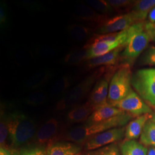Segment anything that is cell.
Masks as SVG:
<instances>
[{"label": "cell", "mask_w": 155, "mask_h": 155, "mask_svg": "<svg viewBox=\"0 0 155 155\" xmlns=\"http://www.w3.org/2000/svg\"><path fill=\"white\" fill-rule=\"evenodd\" d=\"M6 124L12 144L18 147L33 138L36 125L33 120L21 111H13L5 114Z\"/></svg>", "instance_id": "6da1fadb"}, {"label": "cell", "mask_w": 155, "mask_h": 155, "mask_svg": "<svg viewBox=\"0 0 155 155\" xmlns=\"http://www.w3.org/2000/svg\"><path fill=\"white\" fill-rule=\"evenodd\" d=\"M145 22L133 24L127 29V38L120 55L122 64L131 65L145 50L150 38L145 30Z\"/></svg>", "instance_id": "7a4b0ae2"}, {"label": "cell", "mask_w": 155, "mask_h": 155, "mask_svg": "<svg viewBox=\"0 0 155 155\" xmlns=\"http://www.w3.org/2000/svg\"><path fill=\"white\" fill-rule=\"evenodd\" d=\"M133 116L125 113V114L114 117L102 122L90 125H84L72 128L67 133L66 138L67 140L81 143L86 141L90 137L109 130L111 129L121 127L127 125Z\"/></svg>", "instance_id": "3957f363"}, {"label": "cell", "mask_w": 155, "mask_h": 155, "mask_svg": "<svg viewBox=\"0 0 155 155\" xmlns=\"http://www.w3.org/2000/svg\"><path fill=\"white\" fill-rule=\"evenodd\" d=\"M132 74L130 66L122 64L111 78L109 87L107 102L111 105L127 96L132 90Z\"/></svg>", "instance_id": "277c9868"}, {"label": "cell", "mask_w": 155, "mask_h": 155, "mask_svg": "<svg viewBox=\"0 0 155 155\" xmlns=\"http://www.w3.org/2000/svg\"><path fill=\"white\" fill-rule=\"evenodd\" d=\"M105 71L104 67H101L92 72L76 86L70 89L58 104V107L63 109L75 105L89 94L92 88Z\"/></svg>", "instance_id": "5b68a950"}, {"label": "cell", "mask_w": 155, "mask_h": 155, "mask_svg": "<svg viewBox=\"0 0 155 155\" xmlns=\"http://www.w3.org/2000/svg\"><path fill=\"white\" fill-rule=\"evenodd\" d=\"M132 86L143 100L155 106V68L136 71L132 74Z\"/></svg>", "instance_id": "8992f818"}, {"label": "cell", "mask_w": 155, "mask_h": 155, "mask_svg": "<svg viewBox=\"0 0 155 155\" xmlns=\"http://www.w3.org/2000/svg\"><path fill=\"white\" fill-rule=\"evenodd\" d=\"M110 105L116 107L133 117L151 114L152 109L132 89L126 97Z\"/></svg>", "instance_id": "52a82bcc"}, {"label": "cell", "mask_w": 155, "mask_h": 155, "mask_svg": "<svg viewBox=\"0 0 155 155\" xmlns=\"http://www.w3.org/2000/svg\"><path fill=\"white\" fill-rule=\"evenodd\" d=\"M136 21L132 15L127 13L111 17L95 29L94 35H101L125 31Z\"/></svg>", "instance_id": "ba28073f"}, {"label": "cell", "mask_w": 155, "mask_h": 155, "mask_svg": "<svg viewBox=\"0 0 155 155\" xmlns=\"http://www.w3.org/2000/svg\"><path fill=\"white\" fill-rule=\"evenodd\" d=\"M125 130V127H117L94 135L86 140V149L95 150L119 141L124 137Z\"/></svg>", "instance_id": "9c48e42d"}, {"label": "cell", "mask_w": 155, "mask_h": 155, "mask_svg": "<svg viewBox=\"0 0 155 155\" xmlns=\"http://www.w3.org/2000/svg\"><path fill=\"white\" fill-rule=\"evenodd\" d=\"M110 76V72H109L104 77L100 78L95 84L89 95L87 101L94 106L96 110L102 106L109 105L107 97Z\"/></svg>", "instance_id": "30bf717a"}, {"label": "cell", "mask_w": 155, "mask_h": 155, "mask_svg": "<svg viewBox=\"0 0 155 155\" xmlns=\"http://www.w3.org/2000/svg\"><path fill=\"white\" fill-rule=\"evenodd\" d=\"M74 14L76 18L81 21L94 24L97 25L96 28L110 18L101 14L84 4H79L76 6L74 10Z\"/></svg>", "instance_id": "8fae6325"}, {"label": "cell", "mask_w": 155, "mask_h": 155, "mask_svg": "<svg viewBox=\"0 0 155 155\" xmlns=\"http://www.w3.org/2000/svg\"><path fill=\"white\" fill-rule=\"evenodd\" d=\"M59 129V122L55 119L51 118L43 124L39 128L36 135V140L40 145L52 144L57 136Z\"/></svg>", "instance_id": "7c38bea8"}, {"label": "cell", "mask_w": 155, "mask_h": 155, "mask_svg": "<svg viewBox=\"0 0 155 155\" xmlns=\"http://www.w3.org/2000/svg\"><path fill=\"white\" fill-rule=\"evenodd\" d=\"M124 47V45H122L105 55L87 60L85 62L86 68L90 70L98 66H114L120 59V55Z\"/></svg>", "instance_id": "4fadbf2b"}, {"label": "cell", "mask_w": 155, "mask_h": 155, "mask_svg": "<svg viewBox=\"0 0 155 155\" xmlns=\"http://www.w3.org/2000/svg\"><path fill=\"white\" fill-rule=\"evenodd\" d=\"M54 72L51 68H45L35 72L24 82L22 86L27 90L39 89L48 82L53 77Z\"/></svg>", "instance_id": "5bb4252c"}, {"label": "cell", "mask_w": 155, "mask_h": 155, "mask_svg": "<svg viewBox=\"0 0 155 155\" xmlns=\"http://www.w3.org/2000/svg\"><path fill=\"white\" fill-rule=\"evenodd\" d=\"M125 113V111L109 104L94 111L92 114L89 117L86 124L90 125L102 122L114 117L122 115Z\"/></svg>", "instance_id": "9a60e30c"}, {"label": "cell", "mask_w": 155, "mask_h": 155, "mask_svg": "<svg viewBox=\"0 0 155 155\" xmlns=\"http://www.w3.org/2000/svg\"><path fill=\"white\" fill-rule=\"evenodd\" d=\"M152 114H145L129 122L126 127L125 134L127 141L137 139L143 132L146 123L152 118Z\"/></svg>", "instance_id": "2e32d148"}, {"label": "cell", "mask_w": 155, "mask_h": 155, "mask_svg": "<svg viewBox=\"0 0 155 155\" xmlns=\"http://www.w3.org/2000/svg\"><path fill=\"white\" fill-rule=\"evenodd\" d=\"M125 43L117 41L110 42H98L93 43L87 47H83L87 50V60L105 55L121 46L124 45Z\"/></svg>", "instance_id": "e0dca14e"}, {"label": "cell", "mask_w": 155, "mask_h": 155, "mask_svg": "<svg viewBox=\"0 0 155 155\" xmlns=\"http://www.w3.org/2000/svg\"><path fill=\"white\" fill-rule=\"evenodd\" d=\"M95 28L81 24H71L67 27V32L71 39L78 42L88 41L94 35Z\"/></svg>", "instance_id": "ac0fdd59"}, {"label": "cell", "mask_w": 155, "mask_h": 155, "mask_svg": "<svg viewBox=\"0 0 155 155\" xmlns=\"http://www.w3.org/2000/svg\"><path fill=\"white\" fill-rule=\"evenodd\" d=\"M155 7V0L136 1L130 12L136 22L144 21Z\"/></svg>", "instance_id": "d6986e66"}, {"label": "cell", "mask_w": 155, "mask_h": 155, "mask_svg": "<svg viewBox=\"0 0 155 155\" xmlns=\"http://www.w3.org/2000/svg\"><path fill=\"white\" fill-rule=\"evenodd\" d=\"M95 110L94 106L87 101L84 104L75 106L67 114V119L73 123L87 121L89 117Z\"/></svg>", "instance_id": "ffe728a7"}, {"label": "cell", "mask_w": 155, "mask_h": 155, "mask_svg": "<svg viewBox=\"0 0 155 155\" xmlns=\"http://www.w3.org/2000/svg\"><path fill=\"white\" fill-rule=\"evenodd\" d=\"M81 150V147L70 143H57L48 145L47 155H75Z\"/></svg>", "instance_id": "44dd1931"}, {"label": "cell", "mask_w": 155, "mask_h": 155, "mask_svg": "<svg viewBox=\"0 0 155 155\" xmlns=\"http://www.w3.org/2000/svg\"><path fill=\"white\" fill-rule=\"evenodd\" d=\"M87 61V50L85 48L73 50L67 54L63 63L67 66H79Z\"/></svg>", "instance_id": "7402d4cb"}, {"label": "cell", "mask_w": 155, "mask_h": 155, "mask_svg": "<svg viewBox=\"0 0 155 155\" xmlns=\"http://www.w3.org/2000/svg\"><path fill=\"white\" fill-rule=\"evenodd\" d=\"M121 150L122 155H147V149L135 140L125 141Z\"/></svg>", "instance_id": "603a6c76"}, {"label": "cell", "mask_w": 155, "mask_h": 155, "mask_svg": "<svg viewBox=\"0 0 155 155\" xmlns=\"http://www.w3.org/2000/svg\"><path fill=\"white\" fill-rule=\"evenodd\" d=\"M86 4L101 14L110 16L116 13L114 8L105 0H87Z\"/></svg>", "instance_id": "cb8c5ba5"}, {"label": "cell", "mask_w": 155, "mask_h": 155, "mask_svg": "<svg viewBox=\"0 0 155 155\" xmlns=\"http://www.w3.org/2000/svg\"><path fill=\"white\" fill-rule=\"evenodd\" d=\"M72 78L71 76L63 75L58 78L51 88V92L54 95H59L64 93L70 87L72 82Z\"/></svg>", "instance_id": "d4e9b609"}, {"label": "cell", "mask_w": 155, "mask_h": 155, "mask_svg": "<svg viewBox=\"0 0 155 155\" xmlns=\"http://www.w3.org/2000/svg\"><path fill=\"white\" fill-rule=\"evenodd\" d=\"M140 141L142 144L155 147V123L151 120L146 123L141 134Z\"/></svg>", "instance_id": "484cf974"}, {"label": "cell", "mask_w": 155, "mask_h": 155, "mask_svg": "<svg viewBox=\"0 0 155 155\" xmlns=\"http://www.w3.org/2000/svg\"><path fill=\"white\" fill-rule=\"evenodd\" d=\"M47 95L43 90H38L29 95L25 99L26 104L31 105H39L45 102Z\"/></svg>", "instance_id": "4316f807"}, {"label": "cell", "mask_w": 155, "mask_h": 155, "mask_svg": "<svg viewBox=\"0 0 155 155\" xmlns=\"http://www.w3.org/2000/svg\"><path fill=\"white\" fill-rule=\"evenodd\" d=\"M86 155H120L116 144H111L97 150H91Z\"/></svg>", "instance_id": "83f0119b"}, {"label": "cell", "mask_w": 155, "mask_h": 155, "mask_svg": "<svg viewBox=\"0 0 155 155\" xmlns=\"http://www.w3.org/2000/svg\"><path fill=\"white\" fill-rule=\"evenodd\" d=\"M135 1L131 0H107V2L116 12L129 9L130 11Z\"/></svg>", "instance_id": "f1b7e54d"}, {"label": "cell", "mask_w": 155, "mask_h": 155, "mask_svg": "<svg viewBox=\"0 0 155 155\" xmlns=\"http://www.w3.org/2000/svg\"><path fill=\"white\" fill-rule=\"evenodd\" d=\"M140 63L150 66H155V47L150 46L148 48L141 56Z\"/></svg>", "instance_id": "f546056e"}, {"label": "cell", "mask_w": 155, "mask_h": 155, "mask_svg": "<svg viewBox=\"0 0 155 155\" xmlns=\"http://www.w3.org/2000/svg\"><path fill=\"white\" fill-rule=\"evenodd\" d=\"M8 134V127L6 124L5 114L4 111L1 113V121H0V144L1 147L7 148L6 147V139Z\"/></svg>", "instance_id": "4dcf8cb0"}, {"label": "cell", "mask_w": 155, "mask_h": 155, "mask_svg": "<svg viewBox=\"0 0 155 155\" xmlns=\"http://www.w3.org/2000/svg\"><path fill=\"white\" fill-rule=\"evenodd\" d=\"M9 22V11L8 6L4 2L0 4V25L1 29L6 28Z\"/></svg>", "instance_id": "1f68e13d"}, {"label": "cell", "mask_w": 155, "mask_h": 155, "mask_svg": "<svg viewBox=\"0 0 155 155\" xmlns=\"http://www.w3.org/2000/svg\"><path fill=\"white\" fill-rule=\"evenodd\" d=\"M18 155H47V150L43 147H36L24 148Z\"/></svg>", "instance_id": "d6a6232c"}, {"label": "cell", "mask_w": 155, "mask_h": 155, "mask_svg": "<svg viewBox=\"0 0 155 155\" xmlns=\"http://www.w3.org/2000/svg\"><path fill=\"white\" fill-rule=\"evenodd\" d=\"M145 30L147 33L150 36V40L155 39V22H145Z\"/></svg>", "instance_id": "836d02e7"}, {"label": "cell", "mask_w": 155, "mask_h": 155, "mask_svg": "<svg viewBox=\"0 0 155 155\" xmlns=\"http://www.w3.org/2000/svg\"><path fill=\"white\" fill-rule=\"evenodd\" d=\"M23 4L25 8L33 11H40V9L41 8V6L39 2H27L26 1L25 2H23Z\"/></svg>", "instance_id": "e575fe53"}, {"label": "cell", "mask_w": 155, "mask_h": 155, "mask_svg": "<svg viewBox=\"0 0 155 155\" xmlns=\"http://www.w3.org/2000/svg\"><path fill=\"white\" fill-rule=\"evenodd\" d=\"M147 18H148L147 22H152V23L155 22V7L150 11V14L148 16Z\"/></svg>", "instance_id": "d590c367"}, {"label": "cell", "mask_w": 155, "mask_h": 155, "mask_svg": "<svg viewBox=\"0 0 155 155\" xmlns=\"http://www.w3.org/2000/svg\"><path fill=\"white\" fill-rule=\"evenodd\" d=\"M0 155H12V152L8 148H0Z\"/></svg>", "instance_id": "8d00e7d4"}, {"label": "cell", "mask_w": 155, "mask_h": 155, "mask_svg": "<svg viewBox=\"0 0 155 155\" xmlns=\"http://www.w3.org/2000/svg\"><path fill=\"white\" fill-rule=\"evenodd\" d=\"M148 155H155V148L151 147L150 150H148Z\"/></svg>", "instance_id": "74e56055"}, {"label": "cell", "mask_w": 155, "mask_h": 155, "mask_svg": "<svg viewBox=\"0 0 155 155\" xmlns=\"http://www.w3.org/2000/svg\"><path fill=\"white\" fill-rule=\"evenodd\" d=\"M152 117L151 118V121L155 123V112L153 114H152Z\"/></svg>", "instance_id": "f35d334b"}, {"label": "cell", "mask_w": 155, "mask_h": 155, "mask_svg": "<svg viewBox=\"0 0 155 155\" xmlns=\"http://www.w3.org/2000/svg\"><path fill=\"white\" fill-rule=\"evenodd\" d=\"M81 155V153H78L77 154H76V155Z\"/></svg>", "instance_id": "ab89813d"}, {"label": "cell", "mask_w": 155, "mask_h": 155, "mask_svg": "<svg viewBox=\"0 0 155 155\" xmlns=\"http://www.w3.org/2000/svg\"><path fill=\"white\" fill-rule=\"evenodd\" d=\"M17 155V154H16V153H15V154H13V155Z\"/></svg>", "instance_id": "60d3db41"}, {"label": "cell", "mask_w": 155, "mask_h": 155, "mask_svg": "<svg viewBox=\"0 0 155 155\" xmlns=\"http://www.w3.org/2000/svg\"><path fill=\"white\" fill-rule=\"evenodd\" d=\"M154 40H155V39H154Z\"/></svg>", "instance_id": "b9f144b4"}]
</instances>
